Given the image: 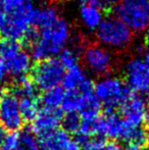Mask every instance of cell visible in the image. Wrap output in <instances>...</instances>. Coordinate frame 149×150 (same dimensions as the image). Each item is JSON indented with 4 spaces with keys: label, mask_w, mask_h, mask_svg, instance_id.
Masks as SVG:
<instances>
[{
    "label": "cell",
    "mask_w": 149,
    "mask_h": 150,
    "mask_svg": "<svg viewBox=\"0 0 149 150\" xmlns=\"http://www.w3.org/2000/svg\"><path fill=\"white\" fill-rule=\"evenodd\" d=\"M37 31V39L30 45V55L39 62L59 54L72 38L70 23L61 16L53 25Z\"/></svg>",
    "instance_id": "obj_1"
},
{
    "label": "cell",
    "mask_w": 149,
    "mask_h": 150,
    "mask_svg": "<svg viewBox=\"0 0 149 150\" xmlns=\"http://www.w3.org/2000/svg\"><path fill=\"white\" fill-rule=\"evenodd\" d=\"M35 7L32 0L12 12L0 11V35L7 40L24 39L33 24Z\"/></svg>",
    "instance_id": "obj_2"
},
{
    "label": "cell",
    "mask_w": 149,
    "mask_h": 150,
    "mask_svg": "<svg viewBox=\"0 0 149 150\" xmlns=\"http://www.w3.org/2000/svg\"><path fill=\"white\" fill-rule=\"evenodd\" d=\"M96 37L105 48L123 50L131 45L134 34L115 16H109L102 20L96 30Z\"/></svg>",
    "instance_id": "obj_3"
},
{
    "label": "cell",
    "mask_w": 149,
    "mask_h": 150,
    "mask_svg": "<svg viewBox=\"0 0 149 150\" xmlns=\"http://www.w3.org/2000/svg\"><path fill=\"white\" fill-rule=\"evenodd\" d=\"M94 95L108 110L121 106L131 96V90L121 79L114 76H105L94 84Z\"/></svg>",
    "instance_id": "obj_4"
},
{
    "label": "cell",
    "mask_w": 149,
    "mask_h": 150,
    "mask_svg": "<svg viewBox=\"0 0 149 150\" xmlns=\"http://www.w3.org/2000/svg\"><path fill=\"white\" fill-rule=\"evenodd\" d=\"M114 12L133 33H142L149 26V0H121Z\"/></svg>",
    "instance_id": "obj_5"
},
{
    "label": "cell",
    "mask_w": 149,
    "mask_h": 150,
    "mask_svg": "<svg viewBox=\"0 0 149 150\" xmlns=\"http://www.w3.org/2000/svg\"><path fill=\"white\" fill-rule=\"evenodd\" d=\"M66 69L57 58H49L37 63L33 69V82L38 89L49 90L64 81Z\"/></svg>",
    "instance_id": "obj_6"
},
{
    "label": "cell",
    "mask_w": 149,
    "mask_h": 150,
    "mask_svg": "<svg viewBox=\"0 0 149 150\" xmlns=\"http://www.w3.org/2000/svg\"><path fill=\"white\" fill-rule=\"evenodd\" d=\"M126 83L130 90L149 98V65L144 58L133 57L125 67Z\"/></svg>",
    "instance_id": "obj_7"
},
{
    "label": "cell",
    "mask_w": 149,
    "mask_h": 150,
    "mask_svg": "<svg viewBox=\"0 0 149 150\" xmlns=\"http://www.w3.org/2000/svg\"><path fill=\"white\" fill-rule=\"evenodd\" d=\"M82 58L86 67L97 76H105L113 67L112 54L99 44H90L84 48Z\"/></svg>",
    "instance_id": "obj_8"
},
{
    "label": "cell",
    "mask_w": 149,
    "mask_h": 150,
    "mask_svg": "<svg viewBox=\"0 0 149 150\" xmlns=\"http://www.w3.org/2000/svg\"><path fill=\"white\" fill-rule=\"evenodd\" d=\"M23 125L18 97L13 92L4 93L0 97V126L12 133L20 130Z\"/></svg>",
    "instance_id": "obj_9"
},
{
    "label": "cell",
    "mask_w": 149,
    "mask_h": 150,
    "mask_svg": "<svg viewBox=\"0 0 149 150\" xmlns=\"http://www.w3.org/2000/svg\"><path fill=\"white\" fill-rule=\"evenodd\" d=\"M136 127H131L124 122V120L113 110H108L98 122V134L113 139V140H121L129 142L130 136Z\"/></svg>",
    "instance_id": "obj_10"
},
{
    "label": "cell",
    "mask_w": 149,
    "mask_h": 150,
    "mask_svg": "<svg viewBox=\"0 0 149 150\" xmlns=\"http://www.w3.org/2000/svg\"><path fill=\"white\" fill-rule=\"evenodd\" d=\"M121 119L131 127H142L147 120L149 106L141 96H130L121 105Z\"/></svg>",
    "instance_id": "obj_11"
},
{
    "label": "cell",
    "mask_w": 149,
    "mask_h": 150,
    "mask_svg": "<svg viewBox=\"0 0 149 150\" xmlns=\"http://www.w3.org/2000/svg\"><path fill=\"white\" fill-rule=\"evenodd\" d=\"M62 83L66 92H79L83 94L94 93L93 82L80 65L68 69Z\"/></svg>",
    "instance_id": "obj_12"
},
{
    "label": "cell",
    "mask_w": 149,
    "mask_h": 150,
    "mask_svg": "<svg viewBox=\"0 0 149 150\" xmlns=\"http://www.w3.org/2000/svg\"><path fill=\"white\" fill-rule=\"evenodd\" d=\"M62 113L59 109L43 108L33 120V132L39 136L57 130L62 122Z\"/></svg>",
    "instance_id": "obj_13"
},
{
    "label": "cell",
    "mask_w": 149,
    "mask_h": 150,
    "mask_svg": "<svg viewBox=\"0 0 149 150\" xmlns=\"http://www.w3.org/2000/svg\"><path fill=\"white\" fill-rule=\"evenodd\" d=\"M4 61L7 74L16 78V80L26 77L27 74L32 69V57L30 53H28L23 48Z\"/></svg>",
    "instance_id": "obj_14"
},
{
    "label": "cell",
    "mask_w": 149,
    "mask_h": 150,
    "mask_svg": "<svg viewBox=\"0 0 149 150\" xmlns=\"http://www.w3.org/2000/svg\"><path fill=\"white\" fill-rule=\"evenodd\" d=\"M40 150H64L71 141L70 135L62 129L39 136Z\"/></svg>",
    "instance_id": "obj_15"
},
{
    "label": "cell",
    "mask_w": 149,
    "mask_h": 150,
    "mask_svg": "<svg viewBox=\"0 0 149 150\" xmlns=\"http://www.w3.org/2000/svg\"><path fill=\"white\" fill-rule=\"evenodd\" d=\"M80 18L84 26L91 31L97 30L104 18L101 8L91 4H82L80 8Z\"/></svg>",
    "instance_id": "obj_16"
},
{
    "label": "cell",
    "mask_w": 149,
    "mask_h": 150,
    "mask_svg": "<svg viewBox=\"0 0 149 150\" xmlns=\"http://www.w3.org/2000/svg\"><path fill=\"white\" fill-rule=\"evenodd\" d=\"M60 18L57 9L51 6H44V7L36 8L33 16V24L37 30L45 27L51 26L58 21Z\"/></svg>",
    "instance_id": "obj_17"
},
{
    "label": "cell",
    "mask_w": 149,
    "mask_h": 150,
    "mask_svg": "<svg viewBox=\"0 0 149 150\" xmlns=\"http://www.w3.org/2000/svg\"><path fill=\"white\" fill-rule=\"evenodd\" d=\"M64 97H66V90L60 86H57L46 90L41 98V102L44 105V108L58 109V107L61 106Z\"/></svg>",
    "instance_id": "obj_18"
},
{
    "label": "cell",
    "mask_w": 149,
    "mask_h": 150,
    "mask_svg": "<svg viewBox=\"0 0 149 150\" xmlns=\"http://www.w3.org/2000/svg\"><path fill=\"white\" fill-rule=\"evenodd\" d=\"M40 102L37 97H22L20 99V109L24 122H33L40 111Z\"/></svg>",
    "instance_id": "obj_19"
},
{
    "label": "cell",
    "mask_w": 149,
    "mask_h": 150,
    "mask_svg": "<svg viewBox=\"0 0 149 150\" xmlns=\"http://www.w3.org/2000/svg\"><path fill=\"white\" fill-rule=\"evenodd\" d=\"M14 94L22 97H37L38 88L32 80L27 77L18 79L16 86L14 88Z\"/></svg>",
    "instance_id": "obj_20"
},
{
    "label": "cell",
    "mask_w": 149,
    "mask_h": 150,
    "mask_svg": "<svg viewBox=\"0 0 149 150\" xmlns=\"http://www.w3.org/2000/svg\"><path fill=\"white\" fill-rule=\"evenodd\" d=\"M18 150H40L39 140L31 130H25L18 135Z\"/></svg>",
    "instance_id": "obj_21"
},
{
    "label": "cell",
    "mask_w": 149,
    "mask_h": 150,
    "mask_svg": "<svg viewBox=\"0 0 149 150\" xmlns=\"http://www.w3.org/2000/svg\"><path fill=\"white\" fill-rule=\"evenodd\" d=\"M58 60L62 64L64 69H71L79 65L80 60V52L76 50L75 48H64L59 53Z\"/></svg>",
    "instance_id": "obj_22"
},
{
    "label": "cell",
    "mask_w": 149,
    "mask_h": 150,
    "mask_svg": "<svg viewBox=\"0 0 149 150\" xmlns=\"http://www.w3.org/2000/svg\"><path fill=\"white\" fill-rule=\"evenodd\" d=\"M82 150H121V148L113 141L109 142L102 139H94L85 141Z\"/></svg>",
    "instance_id": "obj_23"
},
{
    "label": "cell",
    "mask_w": 149,
    "mask_h": 150,
    "mask_svg": "<svg viewBox=\"0 0 149 150\" xmlns=\"http://www.w3.org/2000/svg\"><path fill=\"white\" fill-rule=\"evenodd\" d=\"M22 45L18 41L3 39L0 41V57L3 60L7 59L14 53L22 49Z\"/></svg>",
    "instance_id": "obj_24"
},
{
    "label": "cell",
    "mask_w": 149,
    "mask_h": 150,
    "mask_svg": "<svg viewBox=\"0 0 149 150\" xmlns=\"http://www.w3.org/2000/svg\"><path fill=\"white\" fill-rule=\"evenodd\" d=\"M62 124H64V130L66 133H74L77 134L79 132L80 126H81V117L78 113L72 112L66 113L64 117H62Z\"/></svg>",
    "instance_id": "obj_25"
},
{
    "label": "cell",
    "mask_w": 149,
    "mask_h": 150,
    "mask_svg": "<svg viewBox=\"0 0 149 150\" xmlns=\"http://www.w3.org/2000/svg\"><path fill=\"white\" fill-rule=\"evenodd\" d=\"M18 134L12 132L6 134L3 139V142L0 147V150H18Z\"/></svg>",
    "instance_id": "obj_26"
},
{
    "label": "cell",
    "mask_w": 149,
    "mask_h": 150,
    "mask_svg": "<svg viewBox=\"0 0 149 150\" xmlns=\"http://www.w3.org/2000/svg\"><path fill=\"white\" fill-rule=\"evenodd\" d=\"M31 0H2V9L5 12H12L22 8Z\"/></svg>",
    "instance_id": "obj_27"
},
{
    "label": "cell",
    "mask_w": 149,
    "mask_h": 150,
    "mask_svg": "<svg viewBox=\"0 0 149 150\" xmlns=\"http://www.w3.org/2000/svg\"><path fill=\"white\" fill-rule=\"evenodd\" d=\"M121 0H99V7L101 9H112V8H115Z\"/></svg>",
    "instance_id": "obj_28"
},
{
    "label": "cell",
    "mask_w": 149,
    "mask_h": 150,
    "mask_svg": "<svg viewBox=\"0 0 149 150\" xmlns=\"http://www.w3.org/2000/svg\"><path fill=\"white\" fill-rule=\"evenodd\" d=\"M64 150H82V143L78 139H71Z\"/></svg>",
    "instance_id": "obj_29"
},
{
    "label": "cell",
    "mask_w": 149,
    "mask_h": 150,
    "mask_svg": "<svg viewBox=\"0 0 149 150\" xmlns=\"http://www.w3.org/2000/svg\"><path fill=\"white\" fill-rule=\"evenodd\" d=\"M6 75H7V69H6L5 61L0 57V83L5 79Z\"/></svg>",
    "instance_id": "obj_30"
},
{
    "label": "cell",
    "mask_w": 149,
    "mask_h": 150,
    "mask_svg": "<svg viewBox=\"0 0 149 150\" xmlns=\"http://www.w3.org/2000/svg\"><path fill=\"white\" fill-rule=\"evenodd\" d=\"M123 150H148V149L145 148V146H139V145L129 144L127 147H125Z\"/></svg>",
    "instance_id": "obj_31"
},
{
    "label": "cell",
    "mask_w": 149,
    "mask_h": 150,
    "mask_svg": "<svg viewBox=\"0 0 149 150\" xmlns=\"http://www.w3.org/2000/svg\"><path fill=\"white\" fill-rule=\"evenodd\" d=\"M82 4H91V5L99 6V0H80Z\"/></svg>",
    "instance_id": "obj_32"
},
{
    "label": "cell",
    "mask_w": 149,
    "mask_h": 150,
    "mask_svg": "<svg viewBox=\"0 0 149 150\" xmlns=\"http://www.w3.org/2000/svg\"><path fill=\"white\" fill-rule=\"evenodd\" d=\"M5 135H6L5 134V130H4L1 126H0V147H1L2 142H3V139H4V137H5Z\"/></svg>",
    "instance_id": "obj_33"
},
{
    "label": "cell",
    "mask_w": 149,
    "mask_h": 150,
    "mask_svg": "<svg viewBox=\"0 0 149 150\" xmlns=\"http://www.w3.org/2000/svg\"><path fill=\"white\" fill-rule=\"evenodd\" d=\"M144 39H145V43L146 45L149 47V26L147 27V29H146L145 31V35H144Z\"/></svg>",
    "instance_id": "obj_34"
},
{
    "label": "cell",
    "mask_w": 149,
    "mask_h": 150,
    "mask_svg": "<svg viewBox=\"0 0 149 150\" xmlns=\"http://www.w3.org/2000/svg\"><path fill=\"white\" fill-rule=\"evenodd\" d=\"M3 94H4V88H3V86H2V84L0 83V97Z\"/></svg>",
    "instance_id": "obj_35"
},
{
    "label": "cell",
    "mask_w": 149,
    "mask_h": 150,
    "mask_svg": "<svg viewBox=\"0 0 149 150\" xmlns=\"http://www.w3.org/2000/svg\"><path fill=\"white\" fill-rule=\"evenodd\" d=\"M144 60L146 61V63H147V64L149 65V51L147 52V53H146V55H145V58H144Z\"/></svg>",
    "instance_id": "obj_36"
},
{
    "label": "cell",
    "mask_w": 149,
    "mask_h": 150,
    "mask_svg": "<svg viewBox=\"0 0 149 150\" xmlns=\"http://www.w3.org/2000/svg\"><path fill=\"white\" fill-rule=\"evenodd\" d=\"M0 11H2V0H0Z\"/></svg>",
    "instance_id": "obj_37"
},
{
    "label": "cell",
    "mask_w": 149,
    "mask_h": 150,
    "mask_svg": "<svg viewBox=\"0 0 149 150\" xmlns=\"http://www.w3.org/2000/svg\"><path fill=\"white\" fill-rule=\"evenodd\" d=\"M147 120H148V122H149V115H148V119H147Z\"/></svg>",
    "instance_id": "obj_38"
}]
</instances>
